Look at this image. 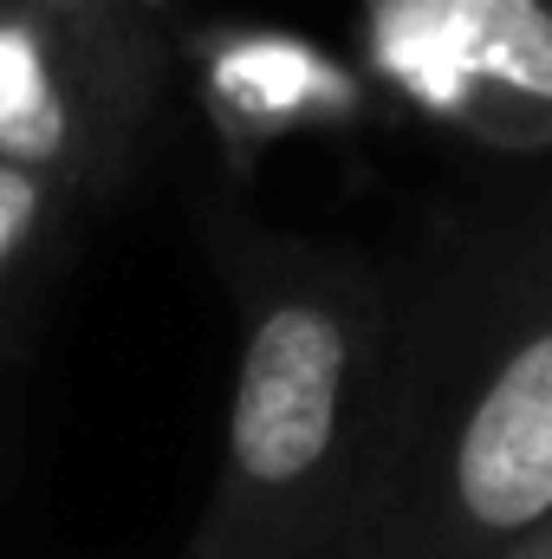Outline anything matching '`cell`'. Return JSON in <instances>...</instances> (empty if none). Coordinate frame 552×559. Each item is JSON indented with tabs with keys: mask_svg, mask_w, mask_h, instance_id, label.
Wrapping results in <instances>:
<instances>
[{
	"mask_svg": "<svg viewBox=\"0 0 552 559\" xmlns=\"http://www.w3.org/2000/svg\"><path fill=\"white\" fill-rule=\"evenodd\" d=\"M507 559H552V521L540 527V534H533V540H520V547H514Z\"/></svg>",
	"mask_w": 552,
	"mask_h": 559,
	"instance_id": "8",
	"label": "cell"
},
{
	"mask_svg": "<svg viewBox=\"0 0 552 559\" xmlns=\"http://www.w3.org/2000/svg\"><path fill=\"white\" fill-rule=\"evenodd\" d=\"M552 521V176L429 228L332 559H507Z\"/></svg>",
	"mask_w": 552,
	"mask_h": 559,
	"instance_id": "1",
	"label": "cell"
},
{
	"mask_svg": "<svg viewBox=\"0 0 552 559\" xmlns=\"http://www.w3.org/2000/svg\"><path fill=\"white\" fill-rule=\"evenodd\" d=\"M351 59L397 118L552 156V0H358Z\"/></svg>",
	"mask_w": 552,
	"mask_h": 559,
	"instance_id": "3",
	"label": "cell"
},
{
	"mask_svg": "<svg viewBox=\"0 0 552 559\" xmlns=\"http://www.w3.org/2000/svg\"><path fill=\"white\" fill-rule=\"evenodd\" d=\"M208 254L241 338L215 495L182 559H332L384 411L391 274L254 222H208Z\"/></svg>",
	"mask_w": 552,
	"mask_h": 559,
	"instance_id": "2",
	"label": "cell"
},
{
	"mask_svg": "<svg viewBox=\"0 0 552 559\" xmlns=\"http://www.w3.org/2000/svg\"><path fill=\"white\" fill-rule=\"evenodd\" d=\"M39 7H52V13H143V20H169L176 26V0H39Z\"/></svg>",
	"mask_w": 552,
	"mask_h": 559,
	"instance_id": "7",
	"label": "cell"
},
{
	"mask_svg": "<svg viewBox=\"0 0 552 559\" xmlns=\"http://www.w3.org/2000/svg\"><path fill=\"white\" fill-rule=\"evenodd\" d=\"M72 189L46 182V176H26L13 163H0V293L13 286V274L26 267V254L59 228Z\"/></svg>",
	"mask_w": 552,
	"mask_h": 559,
	"instance_id": "6",
	"label": "cell"
},
{
	"mask_svg": "<svg viewBox=\"0 0 552 559\" xmlns=\"http://www.w3.org/2000/svg\"><path fill=\"white\" fill-rule=\"evenodd\" d=\"M176 46L235 182L292 138H364L397 118L351 52L279 20H176Z\"/></svg>",
	"mask_w": 552,
	"mask_h": 559,
	"instance_id": "5",
	"label": "cell"
},
{
	"mask_svg": "<svg viewBox=\"0 0 552 559\" xmlns=\"http://www.w3.org/2000/svg\"><path fill=\"white\" fill-rule=\"evenodd\" d=\"M169 20L143 13H52L0 0V163L59 189H98L131 163Z\"/></svg>",
	"mask_w": 552,
	"mask_h": 559,
	"instance_id": "4",
	"label": "cell"
}]
</instances>
